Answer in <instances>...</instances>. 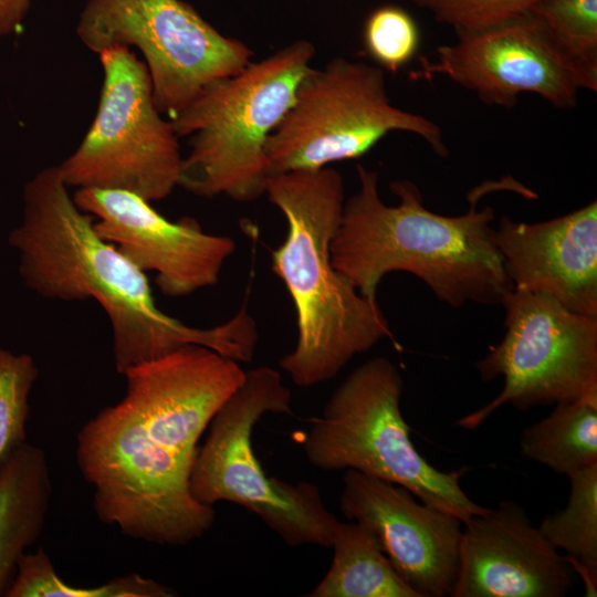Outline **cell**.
Returning a JSON list of instances; mask_svg holds the SVG:
<instances>
[{
    "label": "cell",
    "mask_w": 597,
    "mask_h": 597,
    "mask_svg": "<svg viewBox=\"0 0 597 597\" xmlns=\"http://www.w3.org/2000/svg\"><path fill=\"white\" fill-rule=\"evenodd\" d=\"M244 374L238 362L193 344L125 370L124 397L76 434V464L103 524L170 546L212 527L213 506L193 499L189 476L201 434Z\"/></svg>",
    "instance_id": "1"
},
{
    "label": "cell",
    "mask_w": 597,
    "mask_h": 597,
    "mask_svg": "<svg viewBox=\"0 0 597 597\" xmlns=\"http://www.w3.org/2000/svg\"><path fill=\"white\" fill-rule=\"evenodd\" d=\"M20 223L9 235L24 285L39 296L64 302L95 300L107 315L116 370L201 345L235 362H250L258 327L242 306L227 322L192 327L155 303L146 273L94 228L75 203L59 166L36 172L24 186Z\"/></svg>",
    "instance_id": "2"
},
{
    "label": "cell",
    "mask_w": 597,
    "mask_h": 597,
    "mask_svg": "<svg viewBox=\"0 0 597 597\" xmlns=\"http://www.w3.org/2000/svg\"><path fill=\"white\" fill-rule=\"evenodd\" d=\"M358 188L345 200L331 242L334 268L370 298L383 277L395 271L423 281L442 302L501 304L513 289L494 239L491 207L449 217L429 210L419 188L407 179L390 184L398 198L386 205L378 174L356 167Z\"/></svg>",
    "instance_id": "3"
},
{
    "label": "cell",
    "mask_w": 597,
    "mask_h": 597,
    "mask_svg": "<svg viewBox=\"0 0 597 597\" xmlns=\"http://www.w3.org/2000/svg\"><path fill=\"white\" fill-rule=\"evenodd\" d=\"M287 232L271 252V268L296 312L295 347L280 359L298 387L335 378L356 355L392 332L377 300L362 295L331 260V242L345 203V184L332 167L271 175L265 193Z\"/></svg>",
    "instance_id": "4"
},
{
    "label": "cell",
    "mask_w": 597,
    "mask_h": 597,
    "mask_svg": "<svg viewBox=\"0 0 597 597\" xmlns=\"http://www.w3.org/2000/svg\"><path fill=\"white\" fill-rule=\"evenodd\" d=\"M315 53L310 41L295 40L213 82L169 118L178 137L189 139L178 187L237 202L264 195L272 175L268 140L313 69Z\"/></svg>",
    "instance_id": "5"
},
{
    "label": "cell",
    "mask_w": 597,
    "mask_h": 597,
    "mask_svg": "<svg viewBox=\"0 0 597 597\" xmlns=\"http://www.w3.org/2000/svg\"><path fill=\"white\" fill-rule=\"evenodd\" d=\"M404 388L397 367L374 357L335 389L322 413L311 418L302 441L311 464L324 471L356 470L401 485L421 502L462 523L488 510L462 490L465 469L441 471L410 439L400 409Z\"/></svg>",
    "instance_id": "6"
},
{
    "label": "cell",
    "mask_w": 597,
    "mask_h": 597,
    "mask_svg": "<svg viewBox=\"0 0 597 597\" xmlns=\"http://www.w3.org/2000/svg\"><path fill=\"white\" fill-rule=\"evenodd\" d=\"M292 392L280 373L260 366L210 421L189 476L190 493L201 504L235 503L256 514L291 546L331 548L341 521L323 503L317 485L268 476L252 448V430L266 412L292 413Z\"/></svg>",
    "instance_id": "7"
},
{
    "label": "cell",
    "mask_w": 597,
    "mask_h": 597,
    "mask_svg": "<svg viewBox=\"0 0 597 597\" xmlns=\"http://www.w3.org/2000/svg\"><path fill=\"white\" fill-rule=\"evenodd\" d=\"M392 132L413 134L437 155H448L438 124L392 103L381 67L334 57L304 77L293 105L270 136L271 174L359 158Z\"/></svg>",
    "instance_id": "8"
},
{
    "label": "cell",
    "mask_w": 597,
    "mask_h": 597,
    "mask_svg": "<svg viewBox=\"0 0 597 597\" xmlns=\"http://www.w3.org/2000/svg\"><path fill=\"white\" fill-rule=\"evenodd\" d=\"M103 84L95 118L59 166L69 188L123 190L153 202L179 186V137L157 108L148 70L130 49L98 54Z\"/></svg>",
    "instance_id": "9"
},
{
    "label": "cell",
    "mask_w": 597,
    "mask_h": 597,
    "mask_svg": "<svg viewBox=\"0 0 597 597\" xmlns=\"http://www.w3.org/2000/svg\"><path fill=\"white\" fill-rule=\"evenodd\" d=\"M76 33L97 54L136 48L155 104L168 118L213 82L239 73L253 56L244 42L219 32L182 0H88Z\"/></svg>",
    "instance_id": "10"
},
{
    "label": "cell",
    "mask_w": 597,
    "mask_h": 597,
    "mask_svg": "<svg viewBox=\"0 0 597 597\" xmlns=\"http://www.w3.org/2000/svg\"><path fill=\"white\" fill-rule=\"evenodd\" d=\"M502 341L475 367L483 381L502 377L500 394L455 425L474 430L503 405L525 411L597 392V316L568 311L543 293L512 289Z\"/></svg>",
    "instance_id": "11"
},
{
    "label": "cell",
    "mask_w": 597,
    "mask_h": 597,
    "mask_svg": "<svg viewBox=\"0 0 597 597\" xmlns=\"http://www.w3.org/2000/svg\"><path fill=\"white\" fill-rule=\"evenodd\" d=\"M455 33L453 43L438 46L433 60L422 61L420 76H444L501 107H512L521 94L530 93L567 109L576 106L582 90L597 91V77L569 61L531 12Z\"/></svg>",
    "instance_id": "12"
},
{
    "label": "cell",
    "mask_w": 597,
    "mask_h": 597,
    "mask_svg": "<svg viewBox=\"0 0 597 597\" xmlns=\"http://www.w3.org/2000/svg\"><path fill=\"white\" fill-rule=\"evenodd\" d=\"M75 203L94 219L96 232L143 272H155L160 292L190 295L214 285L235 250L227 235L211 234L193 218L171 221L132 192L82 188Z\"/></svg>",
    "instance_id": "13"
},
{
    "label": "cell",
    "mask_w": 597,
    "mask_h": 597,
    "mask_svg": "<svg viewBox=\"0 0 597 597\" xmlns=\"http://www.w3.org/2000/svg\"><path fill=\"white\" fill-rule=\"evenodd\" d=\"M417 499L401 485L348 469L339 509L374 533L396 573L418 597L451 596L463 523Z\"/></svg>",
    "instance_id": "14"
},
{
    "label": "cell",
    "mask_w": 597,
    "mask_h": 597,
    "mask_svg": "<svg viewBox=\"0 0 597 597\" xmlns=\"http://www.w3.org/2000/svg\"><path fill=\"white\" fill-rule=\"evenodd\" d=\"M574 573L524 507L506 500L463 523L451 597H561Z\"/></svg>",
    "instance_id": "15"
},
{
    "label": "cell",
    "mask_w": 597,
    "mask_h": 597,
    "mask_svg": "<svg viewBox=\"0 0 597 597\" xmlns=\"http://www.w3.org/2000/svg\"><path fill=\"white\" fill-rule=\"evenodd\" d=\"M494 239L513 289L543 293L568 311L597 316V202L551 220L503 216Z\"/></svg>",
    "instance_id": "16"
},
{
    "label": "cell",
    "mask_w": 597,
    "mask_h": 597,
    "mask_svg": "<svg viewBox=\"0 0 597 597\" xmlns=\"http://www.w3.org/2000/svg\"><path fill=\"white\" fill-rule=\"evenodd\" d=\"M52 498L44 450L24 442L0 467V597L18 565L41 536Z\"/></svg>",
    "instance_id": "17"
},
{
    "label": "cell",
    "mask_w": 597,
    "mask_h": 597,
    "mask_svg": "<svg viewBox=\"0 0 597 597\" xmlns=\"http://www.w3.org/2000/svg\"><path fill=\"white\" fill-rule=\"evenodd\" d=\"M332 564L311 597H418L394 569L376 536L354 521L338 526Z\"/></svg>",
    "instance_id": "18"
},
{
    "label": "cell",
    "mask_w": 597,
    "mask_h": 597,
    "mask_svg": "<svg viewBox=\"0 0 597 597\" xmlns=\"http://www.w3.org/2000/svg\"><path fill=\"white\" fill-rule=\"evenodd\" d=\"M523 458L569 475L597 463V392L555 405L520 438Z\"/></svg>",
    "instance_id": "19"
},
{
    "label": "cell",
    "mask_w": 597,
    "mask_h": 597,
    "mask_svg": "<svg viewBox=\"0 0 597 597\" xmlns=\"http://www.w3.org/2000/svg\"><path fill=\"white\" fill-rule=\"evenodd\" d=\"M570 492L567 504L546 514L538 530L567 558L596 591L597 580V463L568 475Z\"/></svg>",
    "instance_id": "20"
},
{
    "label": "cell",
    "mask_w": 597,
    "mask_h": 597,
    "mask_svg": "<svg viewBox=\"0 0 597 597\" xmlns=\"http://www.w3.org/2000/svg\"><path fill=\"white\" fill-rule=\"evenodd\" d=\"M169 587L139 574L117 576L96 587L73 586L60 578L43 547L21 558L6 597H171Z\"/></svg>",
    "instance_id": "21"
},
{
    "label": "cell",
    "mask_w": 597,
    "mask_h": 597,
    "mask_svg": "<svg viewBox=\"0 0 597 597\" xmlns=\"http://www.w3.org/2000/svg\"><path fill=\"white\" fill-rule=\"evenodd\" d=\"M530 12L569 61L597 77V0H540Z\"/></svg>",
    "instance_id": "22"
},
{
    "label": "cell",
    "mask_w": 597,
    "mask_h": 597,
    "mask_svg": "<svg viewBox=\"0 0 597 597\" xmlns=\"http://www.w3.org/2000/svg\"><path fill=\"white\" fill-rule=\"evenodd\" d=\"M38 376L31 355L0 346V467L27 442L29 396Z\"/></svg>",
    "instance_id": "23"
},
{
    "label": "cell",
    "mask_w": 597,
    "mask_h": 597,
    "mask_svg": "<svg viewBox=\"0 0 597 597\" xmlns=\"http://www.w3.org/2000/svg\"><path fill=\"white\" fill-rule=\"evenodd\" d=\"M367 53L383 70L396 72L406 65L419 46V30L411 15L401 8L376 9L364 25Z\"/></svg>",
    "instance_id": "24"
},
{
    "label": "cell",
    "mask_w": 597,
    "mask_h": 597,
    "mask_svg": "<svg viewBox=\"0 0 597 597\" xmlns=\"http://www.w3.org/2000/svg\"><path fill=\"white\" fill-rule=\"evenodd\" d=\"M540 0H418L441 23L458 31L491 28L531 11Z\"/></svg>",
    "instance_id": "25"
},
{
    "label": "cell",
    "mask_w": 597,
    "mask_h": 597,
    "mask_svg": "<svg viewBox=\"0 0 597 597\" xmlns=\"http://www.w3.org/2000/svg\"><path fill=\"white\" fill-rule=\"evenodd\" d=\"M30 6V0H0V38L20 31Z\"/></svg>",
    "instance_id": "26"
},
{
    "label": "cell",
    "mask_w": 597,
    "mask_h": 597,
    "mask_svg": "<svg viewBox=\"0 0 597 597\" xmlns=\"http://www.w3.org/2000/svg\"><path fill=\"white\" fill-rule=\"evenodd\" d=\"M410 1H412V2H415V3H416V2L418 1V0H410Z\"/></svg>",
    "instance_id": "27"
}]
</instances>
